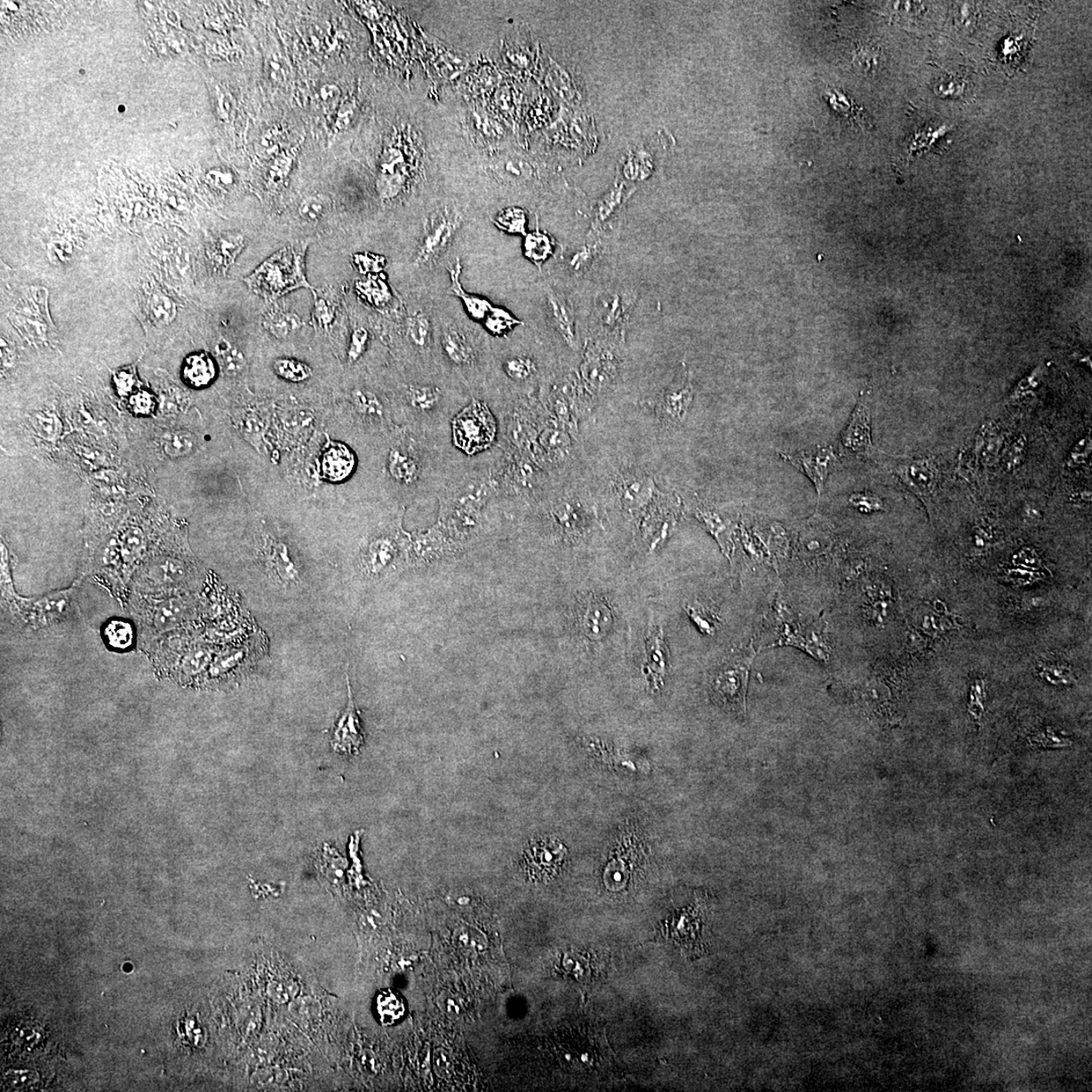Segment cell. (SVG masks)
I'll use <instances>...</instances> for the list:
<instances>
[{
    "label": "cell",
    "instance_id": "obj_1",
    "mask_svg": "<svg viewBox=\"0 0 1092 1092\" xmlns=\"http://www.w3.org/2000/svg\"><path fill=\"white\" fill-rule=\"evenodd\" d=\"M496 456V446L475 457L460 452L437 497V529L459 554L481 537L490 522L508 516L494 471Z\"/></svg>",
    "mask_w": 1092,
    "mask_h": 1092
},
{
    "label": "cell",
    "instance_id": "obj_2",
    "mask_svg": "<svg viewBox=\"0 0 1092 1092\" xmlns=\"http://www.w3.org/2000/svg\"><path fill=\"white\" fill-rule=\"evenodd\" d=\"M459 453L451 442H436L407 427L394 430L384 467L400 507L437 499Z\"/></svg>",
    "mask_w": 1092,
    "mask_h": 1092
},
{
    "label": "cell",
    "instance_id": "obj_3",
    "mask_svg": "<svg viewBox=\"0 0 1092 1092\" xmlns=\"http://www.w3.org/2000/svg\"><path fill=\"white\" fill-rule=\"evenodd\" d=\"M472 399L466 385L439 366H412L395 393V414L401 427L450 443V423Z\"/></svg>",
    "mask_w": 1092,
    "mask_h": 1092
},
{
    "label": "cell",
    "instance_id": "obj_4",
    "mask_svg": "<svg viewBox=\"0 0 1092 1092\" xmlns=\"http://www.w3.org/2000/svg\"><path fill=\"white\" fill-rule=\"evenodd\" d=\"M307 242L283 247L245 277L254 294L275 300L298 289H312L306 276ZM313 290V289H312Z\"/></svg>",
    "mask_w": 1092,
    "mask_h": 1092
},
{
    "label": "cell",
    "instance_id": "obj_5",
    "mask_svg": "<svg viewBox=\"0 0 1092 1092\" xmlns=\"http://www.w3.org/2000/svg\"><path fill=\"white\" fill-rule=\"evenodd\" d=\"M450 438L454 449L466 457L479 456L497 445L499 421L486 401L472 397L453 417Z\"/></svg>",
    "mask_w": 1092,
    "mask_h": 1092
},
{
    "label": "cell",
    "instance_id": "obj_6",
    "mask_svg": "<svg viewBox=\"0 0 1092 1092\" xmlns=\"http://www.w3.org/2000/svg\"><path fill=\"white\" fill-rule=\"evenodd\" d=\"M754 655L752 644L739 649L709 673L708 690L717 705L737 714L745 713L747 683Z\"/></svg>",
    "mask_w": 1092,
    "mask_h": 1092
},
{
    "label": "cell",
    "instance_id": "obj_7",
    "mask_svg": "<svg viewBox=\"0 0 1092 1092\" xmlns=\"http://www.w3.org/2000/svg\"><path fill=\"white\" fill-rule=\"evenodd\" d=\"M9 318L28 341L36 344L54 343L57 330L48 311L47 290L36 287L23 290L16 306L12 307Z\"/></svg>",
    "mask_w": 1092,
    "mask_h": 1092
},
{
    "label": "cell",
    "instance_id": "obj_8",
    "mask_svg": "<svg viewBox=\"0 0 1092 1092\" xmlns=\"http://www.w3.org/2000/svg\"><path fill=\"white\" fill-rule=\"evenodd\" d=\"M460 227L459 216L447 210L432 215L426 224L418 247L416 262L428 266L441 259L451 245Z\"/></svg>",
    "mask_w": 1092,
    "mask_h": 1092
},
{
    "label": "cell",
    "instance_id": "obj_9",
    "mask_svg": "<svg viewBox=\"0 0 1092 1092\" xmlns=\"http://www.w3.org/2000/svg\"><path fill=\"white\" fill-rule=\"evenodd\" d=\"M778 614L783 625L780 639L775 646H795L809 652L812 657L826 661L828 647L824 636V627L820 622H801L793 617L788 608H778Z\"/></svg>",
    "mask_w": 1092,
    "mask_h": 1092
},
{
    "label": "cell",
    "instance_id": "obj_10",
    "mask_svg": "<svg viewBox=\"0 0 1092 1092\" xmlns=\"http://www.w3.org/2000/svg\"><path fill=\"white\" fill-rule=\"evenodd\" d=\"M797 470L801 471L815 485L819 500L825 489V482L839 465V457L833 446L818 445L810 450L796 453H781Z\"/></svg>",
    "mask_w": 1092,
    "mask_h": 1092
},
{
    "label": "cell",
    "instance_id": "obj_11",
    "mask_svg": "<svg viewBox=\"0 0 1092 1092\" xmlns=\"http://www.w3.org/2000/svg\"><path fill=\"white\" fill-rule=\"evenodd\" d=\"M566 849L553 839L534 841L526 849L523 856L524 869L532 881H546L559 873Z\"/></svg>",
    "mask_w": 1092,
    "mask_h": 1092
},
{
    "label": "cell",
    "instance_id": "obj_12",
    "mask_svg": "<svg viewBox=\"0 0 1092 1092\" xmlns=\"http://www.w3.org/2000/svg\"><path fill=\"white\" fill-rule=\"evenodd\" d=\"M351 410L359 424L371 431L388 430L391 426V412L387 403L373 388L357 386L349 395Z\"/></svg>",
    "mask_w": 1092,
    "mask_h": 1092
},
{
    "label": "cell",
    "instance_id": "obj_13",
    "mask_svg": "<svg viewBox=\"0 0 1092 1092\" xmlns=\"http://www.w3.org/2000/svg\"><path fill=\"white\" fill-rule=\"evenodd\" d=\"M71 590L51 593L36 600H20L21 618L35 627H45L61 621L71 606Z\"/></svg>",
    "mask_w": 1092,
    "mask_h": 1092
},
{
    "label": "cell",
    "instance_id": "obj_14",
    "mask_svg": "<svg viewBox=\"0 0 1092 1092\" xmlns=\"http://www.w3.org/2000/svg\"><path fill=\"white\" fill-rule=\"evenodd\" d=\"M618 358L610 348L591 342L581 366L586 386L594 392L605 390L618 375Z\"/></svg>",
    "mask_w": 1092,
    "mask_h": 1092
},
{
    "label": "cell",
    "instance_id": "obj_15",
    "mask_svg": "<svg viewBox=\"0 0 1092 1092\" xmlns=\"http://www.w3.org/2000/svg\"><path fill=\"white\" fill-rule=\"evenodd\" d=\"M893 473L921 499L933 495L937 482V471L932 460L907 458L893 466Z\"/></svg>",
    "mask_w": 1092,
    "mask_h": 1092
},
{
    "label": "cell",
    "instance_id": "obj_16",
    "mask_svg": "<svg viewBox=\"0 0 1092 1092\" xmlns=\"http://www.w3.org/2000/svg\"><path fill=\"white\" fill-rule=\"evenodd\" d=\"M693 399L694 388L690 377L687 376L683 386L666 390L652 401L651 405L659 420L674 426L685 420Z\"/></svg>",
    "mask_w": 1092,
    "mask_h": 1092
},
{
    "label": "cell",
    "instance_id": "obj_17",
    "mask_svg": "<svg viewBox=\"0 0 1092 1092\" xmlns=\"http://www.w3.org/2000/svg\"><path fill=\"white\" fill-rule=\"evenodd\" d=\"M263 555L275 580L283 586L297 585L300 581L298 564L284 541L268 537L263 542Z\"/></svg>",
    "mask_w": 1092,
    "mask_h": 1092
},
{
    "label": "cell",
    "instance_id": "obj_18",
    "mask_svg": "<svg viewBox=\"0 0 1092 1092\" xmlns=\"http://www.w3.org/2000/svg\"><path fill=\"white\" fill-rule=\"evenodd\" d=\"M618 492L623 508L630 512L639 511L654 498L656 483L643 472H628L620 476Z\"/></svg>",
    "mask_w": 1092,
    "mask_h": 1092
},
{
    "label": "cell",
    "instance_id": "obj_19",
    "mask_svg": "<svg viewBox=\"0 0 1092 1092\" xmlns=\"http://www.w3.org/2000/svg\"><path fill=\"white\" fill-rule=\"evenodd\" d=\"M546 306L549 320L567 346L575 351L578 349L576 331V315L573 306L561 292L548 288L546 291Z\"/></svg>",
    "mask_w": 1092,
    "mask_h": 1092
},
{
    "label": "cell",
    "instance_id": "obj_20",
    "mask_svg": "<svg viewBox=\"0 0 1092 1092\" xmlns=\"http://www.w3.org/2000/svg\"><path fill=\"white\" fill-rule=\"evenodd\" d=\"M356 465L355 453L348 445L331 442L322 454V476L328 482H342L354 474Z\"/></svg>",
    "mask_w": 1092,
    "mask_h": 1092
},
{
    "label": "cell",
    "instance_id": "obj_21",
    "mask_svg": "<svg viewBox=\"0 0 1092 1092\" xmlns=\"http://www.w3.org/2000/svg\"><path fill=\"white\" fill-rule=\"evenodd\" d=\"M612 613L603 600L589 597L584 601L578 611V626L582 634L591 641L604 639L612 626Z\"/></svg>",
    "mask_w": 1092,
    "mask_h": 1092
},
{
    "label": "cell",
    "instance_id": "obj_22",
    "mask_svg": "<svg viewBox=\"0 0 1092 1092\" xmlns=\"http://www.w3.org/2000/svg\"><path fill=\"white\" fill-rule=\"evenodd\" d=\"M841 444L861 456H871L877 451L872 444L869 408L862 402L856 407L848 427L842 432Z\"/></svg>",
    "mask_w": 1092,
    "mask_h": 1092
},
{
    "label": "cell",
    "instance_id": "obj_23",
    "mask_svg": "<svg viewBox=\"0 0 1092 1092\" xmlns=\"http://www.w3.org/2000/svg\"><path fill=\"white\" fill-rule=\"evenodd\" d=\"M633 291H614L600 295L596 302L598 318L605 328L615 330L625 325L634 304Z\"/></svg>",
    "mask_w": 1092,
    "mask_h": 1092
},
{
    "label": "cell",
    "instance_id": "obj_24",
    "mask_svg": "<svg viewBox=\"0 0 1092 1092\" xmlns=\"http://www.w3.org/2000/svg\"><path fill=\"white\" fill-rule=\"evenodd\" d=\"M192 615L193 605L188 600L180 597L163 599L151 610V626L157 633L171 632L186 623Z\"/></svg>",
    "mask_w": 1092,
    "mask_h": 1092
},
{
    "label": "cell",
    "instance_id": "obj_25",
    "mask_svg": "<svg viewBox=\"0 0 1092 1092\" xmlns=\"http://www.w3.org/2000/svg\"><path fill=\"white\" fill-rule=\"evenodd\" d=\"M347 681L348 686V705L347 710L344 711L339 724H337L333 745L336 751L351 753L357 751L358 747L362 745L363 735L361 723H359L353 693H351L348 677H347Z\"/></svg>",
    "mask_w": 1092,
    "mask_h": 1092
},
{
    "label": "cell",
    "instance_id": "obj_26",
    "mask_svg": "<svg viewBox=\"0 0 1092 1092\" xmlns=\"http://www.w3.org/2000/svg\"><path fill=\"white\" fill-rule=\"evenodd\" d=\"M668 648L664 641L662 629H651L646 642V662L644 673L656 690L664 685V679L668 666Z\"/></svg>",
    "mask_w": 1092,
    "mask_h": 1092
},
{
    "label": "cell",
    "instance_id": "obj_27",
    "mask_svg": "<svg viewBox=\"0 0 1092 1092\" xmlns=\"http://www.w3.org/2000/svg\"><path fill=\"white\" fill-rule=\"evenodd\" d=\"M702 914L698 910H693L687 913L688 920L685 914H682L676 926L671 929L672 935L669 936L678 942L682 949L686 950L688 956L698 955L705 950L702 935L705 921L701 918Z\"/></svg>",
    "mask_w": 1092,
    "mask_h": 1092
},
{
    "label": "cell",
    "instance_id": "obj_28",
    "mask_svg": "<svg viewBox=\"0 0 1092 1092\" xmlns=\"http://www.w3.org/2000/svg\"><path fill=\"white\" fill-rule=\"evenodd\" d=\"M694 514L705 525V530L713 535L725 555L731 560L735 551V542L732 540V527L729 520L724 518L720 511L705 504H698L694 507Z\"/></svg>",
    "mask_w": 1092,
    "mask_h": 1092
},
{
    "label": "cell",
    "instance_id": "obj_29",
    "mask_svg": "<svg viewBox=\"0 0 1092 1092\" xmlns=\"http://www.w3.org/2000/svg\"><path fill=\"white\" fill-rule=\"evenodd\" d=\"M244 248L245 239L240 233H227L212 242L207 255L215 270L226 275Z\"/></svg>",
    "mask_w": 1092,
    "mask_h": 1092
},
{
    "label": "cell",
    "instance_id": "obj_30",
    "mask_svg": "<svg viewBox=\"0 0 1092 1092\" xmlns=\"http://www.w3.org/2000/svg\"><path fill=\"white\" fill-rule=\"evenodd\" d=\"M188 575V569L185 562L166 556L152 564L146 578L153 587L171 589L185 583Z\"/></svg>",
    "mask_w": 1092,
    "mask_h": 1092
},
{
    "label": "cell",
    "instance_id": "obj_31",
    "mask_svg": "<svg viewBox=\"0 0 1092 1092\" xmlns=\"http://www.w3.org/2000/svg\"><path fill=\"white\" fill-rule=\"evenodd\" d=\"M181 376L190 387L203 388L214 382L217 368L214 359L207 353L189 355L183 363Z\"/></svg>",
    "mask_w": 1092,
    "mask_h": 1092
},
{
    "label": "cell",
    "instance_id": "obj_32",
    "mask_svg": "<svg viewBox=\"0 0 1092 1092\" xmlns=\"http://www.w3.org/2000/svg\"><path fill=\"white\" fill-rule=\"evenodd\" d=\"M447 269H449L450 275L451 294L460 299L461 302H463L466 307V310L468 314H470L472 318L475 320H486L489 315L492 313L495 307L490 304L487 299L468 294V292L465 291L463 284L460 283V260L457 259L456 263H453V266H450Z\"/></svg>",
    "mask_w": 1092,
    "mask_h": 1092
},
{
    "label": "cell",
    "instance_id": "obj_33",
    "mask_svg": "<svg viewBox=\"0 0 1092 1092\" xmlns=\"http://www.w3.org/2000/svg\"><path fill=\"white\" fill-rule=\"evenodd\" d=\"M304 325L303 320L294 312L271 309L263 319V326L276 339H288Z\"/></svg>",
    "mask_w": 1092,
    "mask_h": 1092
},
{
    "label": "cell",
    "instance_id": "obj_34",
    "mask_svg": "<svg viewBox=\"0 0 1092 1092\" xmlns=\"http://www.w3.org/2000/svg\"><path fill=\"white\" fill-rule=\"evenodd\" d=\"M145 309L153 324L165 326L177 316V305L160 291H151L145 302Z\"/></svg>",
    "mask_w": 1092,
    "mask_h": 1092
},
{
    "label": "cell",
    "instance_id": "obj_35",
    "mask_svg": "<svg viewBox=\"0 0 1092 1092\" xmlns=\"http://www.w3.org/2000/svg\"><path fill=\"white\" fill-rule=\"evenodd\" d=\"M825 97L830 105L844 118L859 124L863 130H867L871 127V124L865 115L863 108L856 105L854 100H849L844 92L837 90H827Z\"/></svg>",
    "mask_w": 1092,
    "mask_h": 1092
},
{
    "label": "cell",
    "instance_id": "obj_36",
    "mask_svg": "<svg viewBox=\"0 0 1092 1092\" xmlns=\"http://www.w3.org/2000/svg\"><path fill=\"white\" fill-rule=\"evenodd\" d=\"M355 291L364 302L372 307H384L392 299L387 283L376 275H370L365 281L357 282Z\"/></svg>",
    "mask_w": 1092,
    "mask_h": 1092
},
{
    "label": "cell",
    "instance_id": "obj_37",
    "mask_svg": "<svg viewBox=\"0 0 1092 1092\" xmlns=\"http://www.w3.org/2000/svg\"><path fill=\"white\" fill-rule=\"evenodd\" d=\"M211 650L203 646L190 648L179 658V670L183 676L194 678L208 669L211 664Z\"/></svg>",
    "mask_w": 1092,
    "mask_h": 1092
},
{
    "label": "cell",
    "instance_id": "obj_38",
    "mask_svg": "<svg viewBox=\"0 0 1092 1092\" xmlns=\"http://www.w3.org/2000/svg\"><path fill=\"white\" fill-rule=\"evenodd\" d=\"M216 355L219 364L229 376H238L246 369V359L242 351L230 341L219 339L216 344Z\"/></svg>",
    "mask_w": 1092,
    "mask_h": 1092
},
{
    "label": "cell",
    "instance_id": "obj_39",
    "mask_svg": "<svg viewBox=\"0 0 1092 1092\" xmlns=\"http://www.w3.org/2000/svg\"><path fill=\"white\" fill-rule=\"evenodd\" d=\"M524 241V254L533 265L541 267L554 252L551 238L546 234L534 232L526 234Z\"/></svg>",
    "mask_w": 1092,
    "mask_h": 1092
},
{
    "label": "cell",
    "instance_id": "obj_40",
    "mask_svg": "<svg viewBox=\"0 0 1092 1092\" xmlns=\"http://www.w3.org/2000/svg\"><path fill=\"white\" fill-rule=\"evenodd\" d=\"M275 375L290 383H304L313 376L307 363L294 358H277L273 364Z\"/></svg>",
    "mask_w": 1092,
    "mask_h": 1092
},
{
    "label": "cell",
    "instance_id": "obj_41",
    "mask_svg": "<svg viewBox=\"0 0 1092 1092\" xmlns=\"http://www.w3.org/2000/svg\"><path fill=\"white\" fill-rule=\"evenodd\" d=\"M105 639L109 647L116 650H126L133 646L135 633L131 623L116 619L108 623L105 628Z\"/></svg>",
    "mask_w": 1092,
    "mask_h": 1092
},
{
    "label": "cell",
    "instance_id": "obj_42",
    "mask_svg": "<svg viewBox=\"0 0 1092 1092\" xmlns=\"http://www.w3.org/2000/svg\"><path fill=\"white\" fill-rule=\"evenodd\" d=\"M163 447L167 456L172 458H185L194 451L195 437L185 430L174 431L166 436Z\"/></svg>",
    "mask_w": 1092,
    "mask_h": 1092
},
{
    "label": "cell",
    "instance_id": "obj_43",
    "mask_svg": "<svg viewBox=\"0 0 1092 1092\" xmlns=\"http://www.w3.org/2000/svg\"><path fill=\"white\" fill-rule=\"evenodd\" d=\"M314 292V307L312 320L315 326L320 329H328L333 323L335 319L336 306L331 297L323 292Z\"/></svg>",
    "mask_w": 1092,
    "mask_h": 1092
},
{
    "label": "cell",
    "instance_id": "obj_44",
    "mask_svg": "<svg viewBox=\"0 0 1092 1092\" xmlns=\"http://www.w3.org/2000/svg\"><path fill=\"white\" fill-rule=\"evenodd\" d=\"M494 222L498 228L511 234L526 235V212L520 208L505 209L498 214Z\"/></svg>",
    "mask_w": 1092,
    "mask_h": 1092
},
{
    "label": "cell",
    "instance_id": "obj_45",
    "mask_svg": "<svg viewBox=\"0 0 1092 1092\" xmlns=\"http://www.w3.org/2000/svg\"><path fill=\"white\" fill-rule=\"evenodd\" d=\"M378 1013L384 1023L391 1024L404 1015V1002L397 994L385 992L378 1000Z\"/></svg>",
    "mask_w": 1092,
    "mask_h": 1092
},
{
    "label": "cell",
    "instance_id": "obj_46",
    "mask_svg": "<svg viewBox=\"0 0 1092 1092\" xmlns=\"http://www.w3.org/2000/svg\"><path fill=\"white\" fill-rule=\"evenodd\" d=\"M330 208V201L323 195H315L306 197L299 204V216L307 222H318L323 219Z\"/></svg>",
    "mask_w": 1092,
    "mask_h": 1092
},
{
    "label": "cell",
    "instance_id": "obj_47",
    "mask_svg": "<svg viewBox=\"0 0 1092 1092\" xmlns=\"http://www.w3.org/2000/svg\"><path fill=\"white\" fill-rule=\"evenodd\" d=\"M967 90L968 84L966 80L958 76L944 77L934 84L935 93L942 99H961Z\"/></svg>",
    "mask_w": 1092,
    "mask_h": 1092
},
{
    "label": "cell",
    "instance_id": "obj_48",
    "mask_svg": "<svg viewBox=\"0 0 1092 1092\" xmlns=\"http://www.w3.org/2000/svg\"><path fill=\"white\" fill-rule=\"evenodd\" d=\"M520 324V322L512 316L507 311L494 307L492 313L485 320V325L489 331L496 336H501L507 333L513 327Z\"/></svg>",
    "mask_w": 1092,
    "mask_h": 1092
},
{
    "label": "cell",
    "instance_id": "obj_49",
    "mask_svg": "<svg viewBox=\"0 0 1092 1092\" xmlns=\"http://www.w3.org/2000/svg\"><path fill=\"white\" fill-rule=\"evenodd\" d=\"M122 552L128 562H134L141 554L145 545L144 534L138 527H132L124 533Z\"/></svg>",
    "mask_w": 1092,
    "mask_h": 1092
},
{
    "label": "cell",
    "instance_id": "obj_50",
    "mask_svg": "<svg viewBox=\"0 0 1092 1092\" xmlns=\"http://www.w3.org/2000/svg\"><path fill=\"white\" fill-rule=\"evenodd\" d=\"M355 267L362 275H376L383 271L387 259L382 255L371 252L356 253L353 256Z\"/></svg>",
    "mask_w": 1092,
    "mask_h": 1092
},
{
    "label": "cell",
    "instance_id": "obj_51",
    "mask_svg": "<svg viewBox=\"0 0 1092 1092\" xmlns=\"http://www.w3.org/2000/svg\"><path fill=\"white\" fill-rule=\"evenodd\" d=\"M370 342V333L363 327H357L351 333L350 340L347 348V359L349 363L355 364L361 361L368 349Z\"/></svg>",
    "mask_w": 1092,
    "mask_h": 1092
},
{
    "label": "cell",
    "instance_id": "obj_52",
    "mask_svg": "<svg viewBox=\"0 0 1092 1092\" xmlns=\"http://www.w3.org/2000/svg\"><path fill=\"white\" fill-rule=\"evenodd\" d=\"M685 610L701 633L709 635L714 634L716 622L713 614L699 605H686Z\"/></svg>",
    "mask_w": 1092,
    "mask_h": 1092
},
{
    "label": "cell",
    "instance_id": "obj_53",
    "mask_svg": "<svg viewBox=\"0 0 1092 1092\" xmlns=\"http://www.w3.org/2000/svg\"><path fill=\"white\" fill-rule=\"evenodd\" d=\"M855 60L860 66L863 72L870 75V73H874L879 68L881 51L875 46L865 44V45L857 48Z\"/></svg>",
    "mask_w": 1092,
    "mask_h": 1092
},
{
    "label": "cell",
    "instance_id": "obj_54",
    "mask_svg": "<svg viewBox=\"0 0 1092 1092\" xmlns=\"http://www.w3.org/2000/svg\"><path fill=\"white\" fill-rule=\"evenodd\" d=\"M849 503L862 513L884 510L883 503L878 497L871 493H857L849 497Z\"/></svg>",
    "mask_w": 1092,
    "mask_h": 1092
},
{
    "label": "cell",
    "instance_id": "obj_55",
    "mask_svg": "<svg viewBox=\"0 0 1092 1092\" xmlns=\"http://www.w3.org/2000/svg\"><path fill=\"white\" fill-rule=\"evenodd\" d=\"M33 423L42 437L53 439L60 434V423L54 415H47L45 413L36 415Z\"/></svg>",
    "mask_w": 1092,
    "mask_h": 1092
},
{
    "label": "cell",
    "instance_id": "obj_56",
    "mask_svg": "<svg viewBox=\"0 0 1092 1092\" xmlns=\"http://www.w3.org/2000/svg\"><path fill=\"white\" fill-rule=\"evenodd\" d=\"M945 132L947 131H945V128L926 130L921 132V133L914 139L913 144L914 149H916L915 151H921L923 148H929L930 146H934L937 143L936 141L939 140L940 137L945 135Z\"/></svg>",
    "mask_w": 1092,
    "mask_h": 1092
},
{
    "label": "cell",
    "instance_id": "obj_57",
    "mask_svg": "<svg viewBox=\"0 0 1092 1092\" xmlns=\"http://www.w3.org/2000/svg\"><path fill=\"white\" fill-rule=\"evenodd\" d=\"M1014 563L1017 567L1027 569H1039L1043 564L1038 554L1031 548H1024L1022 552L1016 554L1014 558Z\"/></svg>",
    "mask_w": 1092,
    "mask_h": 1092
},
{
    "label": "cell",
    "instance_id": "obj_58",
    "mask_svg": "<svg viewBox=\"0 0 1092 1092\" xmlns=\"http://www.w3.org/2000/svg\"><path fill=\"white\" fill-rule=\"evenodd\" d=\"M115 382L120 394H128L137 383L135 369L121 371L115 376Z\"/></svg>",
    "mask_w": 1092,
    "mask_h": 1092
},
{
    "label": "cell",
    "instance_id": "obj_59",
    "mask_svg": "<svg viewBox=\"0 0 1092 1092\" xmlns=\"http://www.w3.org/2000/svg\"><path fill=\"white\" fill-rule=\"evenodd\" d=\"M131 406L136 413L148 414L154 407L153 395L145 391L137 393L131 399Z\"/></svg>",
    "mask_w": 1092,
    "mask_h": 1092
},
{
    "label": "cell",
    "instance_id": "obj_60",
    "mask_svg": "<svg viewBox=\"0 0 1092 1092\" xmlns=\"http://www.w3.org/2000/svg\"><path fill=\"white\" fill-rule=\"evenodd\" d=\"M1090 449V438L1083 439L1081 442L1075 446L1072 453V464L1081 465L1088 458Z\"/></svg>",
    "mask_w": 1092,
    "mask_h": 1092
},
{
    "label": "cell",
    "instance_id": "obj_61",
    "mask_svg": "<svg viewBox=\"0 0 1092 1092\" xmlns=\"http://www.w3.org/2000/svg\"><path fill=\"white\" fill-rule=\"evenodd\" d=\"M1065 674H1067L1065 669L1060 668V666H1049V668L1047 666L1043 670L1042 676L1047 678V681L1053 682V683H1059V682H1064L1065 683L1067 679Z\"/></svg>",
    "mask_w": 1092,
    "mask_h": 1092
},
{
    "label": "cell",
    "instance_id": "obj_62",
    "mask_svg": "<svg viewBox=\"0 0 1092 1092\" xmlns=\"http://www.w3.org/2000/svg\"><path fill=\"white\" fill-rule=\"evenodd\" d=\"M1008 577L1016 583L1025 584L1032 580H1038L1039 577L1035 573L1025 570H1014L1008 571Z\"/></svg>",
    "mask_w": 1092,
    "mask_h": 1092
},
{
    "label": "cell",
    "instance_id": "obj_63",
    "mask_svg": "<svg viewBox=\"0 0 1092 1092\" xmlns=\"http://www.w3.org/2000/svg\"><path fill=\"white\" fill-rule=\"evenodd\" d=\"M339 87L333 84H327L321 91V97L326 102H333L334 100H339Z\"/></svg>",
    "mask_w": 1092,
    "mask_h": 1092
}]
</instances>
